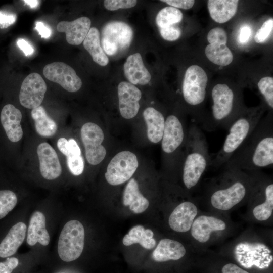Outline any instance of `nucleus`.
Here are the masks:
<instances>
[{
    "label": "nucleus",
    "mask_w": 273,
    "mask_h": 273,
    "mask_svg": "<svg viewBox=\"0 0 273 273\" xmlns=\"http://www.w3.org/2000/svg\"><path fill=\"white\" fill-rule=\"evenodd\" d=\"M273 165V120H260L240 147L223 165L224 169L257 171Z\"/></svg>",
    "instance_id": "nucleus-1"
},
{
    "label": "nucleus",
    "mask_w": 273,
    "mask_h": 273,
    "mask_svg": "<svg viewBox=\"0 0 273 273\" xmlns=\"http://www.w3.org/2000/svg\"><path fill=\"white\" fill-rule=\"evenodd\" d=\"M251 189L252 179L247 172L224 169L208 184L205 199L212 208L226 211L248 201Z\"/></svg>",
    "instance_id": "nucleus-2"
},
{
    "label": "nucleus",
    "mask_w": 273,
    "mask_h": 273,
    "mask_svg": "<svg viewBox=\"0 0 273 273\" xmlns=\"http://www.w3.org/2000/svg\"><path fill=\"white\" fill-rule=\"evenodd\" d=\"M186 150L183 159L181 178L185 189L193 192L198 188L210 166L211 155L201 129L193 123L188 130Z\"/></svg>",
    "instance_id": "nucleus-3"
},
{
    "label": "nucleus",
    "mask_w": 273,
    "mask_h": 273,
    "mask_svg": "<svg viewBox=\"0 0 273 273\" xmlns=\"http://www.w3.org/2000/svg\"><path fill=\"white\" fill-rule=\"evenodd\" d=\"M261 111L254 110L239 114L229 127L228 134L221 149L211 155L210 166H222L251 134L260 120Z\"/></svg>",
    "instance_id": "nucleus-4"
},
{
    "label": "nucleus",
    "mask_w": 273,
    "mask_h": 273,
    "mask_svg": "<svg viewBox=\"0 0 273 273\" xmlns=\"http://www.w3.org/2000/svg\"><path fill=\"white\" fill-rule=\"evenodd\" d=\"M211 96L213 101L211 116L202 127L208 131L218 128L228 130L239 115L236 111L235 92L227 84L218 83L213 87Z\"/></svg>",
    "instance_id": "nucleus-5"
},
{
    "label": "nucleus",
    "mask_w": 273,
    "mask_h": 273,
    "mask_svg": "<svg viewBox=\"0 0 273 273\" xmlns=\"http://www.w3.org/2000/svg\"><path fill=\"white\" fill-rule=\"evenodd\" d=\"M247 172L252 179V189L248 201L252 209V215L258 221H266L273 213L272 178L260 170Z\"/></svg>",
    "instance_id": "nucleus-6"
},
{
    "label": "nucleus",
    "mask_w": 273,
    "mask_h": 273,
    "mask_svg": "<svg viewBox=\"0 0 273 273\" xmlns=\"http://www.w3.org/2000/svg\"><path fill=\"white\" fill-rule=\"evenodd\" d=\"M85 233L82 224L72 220L63 228L58 243V253L64 261L70 262L78 258L84 248Z\"/></svg>",
    "instance_id": "nucleus-7"
},
{
    "label": "nucleus",
    "mask_w": 273,
    "mask_h": 273,
    "mask_svg": "<svg viewBox=\"0 0 273 273\" xmlns=\"http://www.w3.org/2000/svg\"><path fill=\"white\" fill-rule=\"evenodd\" d=\"M208 77L202 68L192 65L186 71L182 93L185 102L193 108L202 105L206 97Z\"/></svg>",
    "instance_id": "nucleus-8"
},
{
    "label": "nucleus",
    "mask_w": 273,
    "mask_h": 273,
    "mask_svg": "<svg viewBox=\"0 0 273 273\" xmlns=\"http://www.w3.org/2000/svg\"><path fill=\"white\" fill-rule=\"evenodd\" d=\"M139 163L136 155L129 151H121L110 161L105 174L107 181L119 185L129 179L135 172Z\"/></svg>",
    "instance_id": "nucleus-9"
},
{
    "label": "nucleus",
    "mask_w": 273,
    "mask_h": 273,
    "mask_svg": "<svg viewBox=\"0 0 273 273\" xmlns=\"http://www.w3.org/2000/svg\"><path fill=\"white\" fill-rule=\"evenodd\" d=\"M81 138L88 162L94 165L101 162L106 155V150L101 144L104 139L101 128L94 123H86L81 127Z\"/></svg>",
    "instance_id": "nucleus-10"
},
{
    "label": "nucleus",
    "mask_w": 273,
    "mask_h": 273,
    "mask_svg": "<svg viewBox=\"0 0 273 273\" xmlns=\"http://www.w3.org/2000/svg\"><path fill=\"white\" fill-rule=\"evenodd\" d=\"M207 39L209 43L205 50L207 58L219 66H225L230 64L233 60V55L226 46L228 36L224 29L220 27L211 29L207 34Z\"/></svg>",
    "instance_id": "nucleus-11"
},
{
    "label": "nucleus",
    "mask_w": 273,
    "mask_h": 273,
    "mask_svg": "<svg viewBox=\"0 0 273 273\" xmlns=\"http://www.w3.org/2000/svg\"><path fill=\"white\" fill-rule=\"evenodd\" d=\"M188 134L185 124L174 114L168 115L165 119L161 140L163 152L166 155L177 153L183 144H186Z\"/></svg>",
    "instance_id": "nucleus-12"
},
{
    "label": "nucleus",
    "mask_w": 273,
    "mask_h": 273,
    "mask_svg": "<svg viewBox=\"0 0 273 273\" xmlns=\"http://www.w3.org/2000/svg\"><path fill=\"white\" fill-rule=\"evenodd\" d=\"M228 229L227 222L220 217L209 214H198L194 219L190 231L195 242L206 244L214 235L223 233Z\"/></svg>",
    "instance_id": "nucleus-13"
},
{
    "label": "nucleus",
    "mask_w": 273,
    "mask_h": 273,
    "mask_svg": "<svg viewBox=\"0 0 273 273\" xmlns=\"http://www.w3.org/2000/svg\"><path fill=\"white\" fill-rule=\"evenodd\" d=\"M43 74L48 80L57 83L69 92H76L82 86V81L75 71L64 62H55L46 65Z\"/></svg>",
    "instance_id": "nucleus-14"
},
{
    "label": "nucleus",
    "mask_w": 273,
    "mask_h": 273,
    "mask_svg": "<svg viewBox=\"0 0 273 273\" xmlns=\"http://www.w3.org/2000/svg\"><path fill=\"white\" fill-rule=\"evenodd\" d=\"M46 91L47 85L41 76L37 73H32L22 83L20 103L26 108H36L40 106Z\"/></svg>",
    "instance_id": "nucleus-15"
},
{
    "label": "nucleus",
    "mask_w": 273,
    "mask_h": 273,
    "mask_svg": "<svg viewBox=\"0 0 273 273\" xmlns=\"http://www.w3.org/2000/svg\"><path fill=\"white\" fill-rule=\"evenodd\" d=\"M198 213V207L194 200L184 201L177 205L170 214L169 226L173 231L178 233L190 231Z\"/></svg>",
    "instance_id": "nucleus-16"
},
{
    "label": "nucleus",
    "mask_w": 273,
    "mask_h": 273,
    "mask_svg": "<svg viewBox=\"0 0 273 273\" xmlns=\"http://www.w3.org/2000/svg\"><path fill=\"white\" fill-rule=\"evenodd\" d=\"M117 93L121 115L127 119L134 117L140 109L141 90L130 82L122 81L118 86Z\"/></svg>",
    "instance_id": "nucleus-17"
},
{
    "label": "nucleus",
    "mask_w": 273,
    "mask_h": 273,
    "mask_svg": "<svg viewBox=\"0 0 273 273\" xmlns=\"http://www.w3.org/2000/svg\"><path fill=\"white\" fill-rule=\"evenodd\" d=\"M37 153L42 176L48 180H53L60 176L62 167L54 148L48 143L43 142L38 146Z\"/></svg>",
    "instance_id": "nucleus-18"
},
{
    "label": "nucleus",
    "mask_w": 273,
    "mask_h": 273,
    "mask_svg": "<svg viewBox=\"0 0 273 273\" xmlns=\"http://www.w3.org/2000/svg\"><path fill=\"white\" fill-rule=\"evenodd\" d=\"M91 26V21L86 17H81L74 21H61L57 26L59 32H65L67 42L71 45H79L84 40Z\"/></svg>",
    "instance_id": "nucleus-19"
},
{
    "label": "nucleus",
    "mask_w": 273,
    "mask_h": 273,
    "mask_svg": "<svg viewBox=\"0 0 273 273\" xmlns=\"http://www.w3.org/2000/svg\"><path fill=\"white\" fill-rule=\"evenodd\" d=\"M102 38L115 44L118 50L129 47L133 31L129 25L122 21H112L107 23L103 28Z\"/></svg>",
    "instance_id": "nucleus-20"
},
{
    "label": "nucleus",
    "mask_w": 273,
    "mask_h": 273,
    "mask_svg": "<svg viewBox=\"0 0 273 273\" xmlns=\"http://www.w3.org/2000/svg\"><path fill=\"white\" fill-rule=\"evenodd\" d=\"M22 113L12 104L6 105L1 113V121L9 140L17 142L21 139L23 130L20 124Z\"/></svg>",
    "instance_id": "nucleus-21"
},
{
    "label": "nucleus",
    "mask_w": 273,
    "mask_h": 273,
    "mask_svg": "<svg viewBox=\"0 0 273 273\" xmlns=\"http://www.w3.org/2000/svg\"><path fill=\"white\" fill-rule=\"evenodd\" d=\"M123 68L125 77L133 85H146L151 80V74L144 65L140 53H134L129 56L124 64Z\"/></svg>",
    "instance_id": "nucleus-22"
},
{
    "label": "nucleus",
    "mask_w": 273,
    "mask_h": 273,
    "mask_svg": "<svg viewBox=\"0 0 273 273\" xmlns=\"http://www.w3.org/2000/svg\"><path fill=\"white\" fill-rule=\"evenodd\" d=\"M187 254L185 247L179 242L168 238L161 239L152 253L153 259L158 262L177 261Z\"/></svg>",
    "instance_id": "nucleus-23"
},
{
    "label": "nucleus",
    "mask_w": 273,
    "mask_h": 273,
    "mask_svg": "<svg viewBox=\"0 0 273 273\" xmlns=\"http://www.w3.org/2000/svg\"><path fill=\"white\" fill-rule=\"evenodd\" d=\"M26 230V225L22 222L11 227L0 243V257L8 258L16 253L25 238Z\"/></svg>",
    "instance_id": "nucleus-24"
},
{
    "label": "nucleus",
    "mask_w": 273,
    "mask_h": 273,
    "mask_svg": "<svg viewBox=\"0 0 273 273\" xmlns=\"http://www.w3.org/2000/svg\"><path fill=\"white\" fill-rule=\"evenodd\" d=\"M46 223L43 213L36 211L32 214L27 229V242L29 245L34 246L37 242L44 246L49 244L50 237Z\"/></svg>",
    "instance_id": "nucleus-25"
},
{
    "label": "nucleus",
    "mask_w": 273,
    "mask_h": 273,
    "mask_svg": "<svg viewBox=\"0 0 273 273\" xmlns=\"http://www.w3.org/2000/svg\"><path fill=\"white\" fill-rule=\"evenodd\" d=\"M143 117L147 126V136L153 143L160 142L162 138L165 126L163 114L153 107H148L143 112Z\"/></svg>",
    "instance_id": "nucleus-26"
},
{
    "label": "nucleus",
    "mask_w": 273,
    "mask_h": 273,
    "mask_svg": "<svg viewBox=\"0 0 273 273\" xmlns=\"http://www.w3.org/2000/svg\"><path fill=\"white\" fill-rule=\"evenodd\" d=\"M238 0H209L207 7L211 18L218 23L229 21L236 13Z\"/></svg>",
    "instance_id": "nucleus-27"
},
{
    "label": "nucleus",
    "mask_w": 273,
    "mask_h": 273,
    "mask_svg": "<svg viewBox=\"0 0 273 273\" xmlns=\"http://www.w3.org/2000/svg\"><path fill=\"white\" fill-rule=\"evenodd\" d=\"M123 203L124 206H129L130 210L136 214L144 212L149 207V201L141 193L138 182L133 178L125 187Z\"/></svg>",
    "instance_id": "nucleus-28"
},
{
    "label": "nucleus",
    "mask_w": 273,
    "mask_h": 273,
    "mask_svg": "<svg viewBox=\"0 0 273 273\" xmlns=\"http://www.w3.org/2000/svg\"><path fill=\"white\" fill-rule=\"evenodd\" d=\"M83 44L95 63L101 66H105L108 64L109 59L101 46L100 32L97 28H90Z\"/></svg>",
    "instance_id": "nucleus-29"
},
{
    "label": "nucleus",
    "mask_w": 273,
    "mask_h": 273,
    "mask_svg": "<svg viewBox=\"0 0 273 273\" xmlns=\"http://www.w3.org/2000/svg\"><path fill=\"white\" fill-rule=\"evenodd\" d=\"M153 236L154 233L151 230L145 229L142 225H136L124 236L122 243L125 246L139 243L145 249H152L156 244Z\"/></svg>",
    "instance_id": "nucleus-30"
},
{
    "label": "nucleus",
    "mask_w": 273,
    "mask_h": 273,
    "mask_svg": "<svg viewBox=\"0 0 273 273\" xmlns=\"http://www.w3.org/2000/svg\"><path fill=\"white\" fill-rule=\"evenodd\" d=\"M195 265L200 267L203 273H251L235 262L223 259L200 261Z\"/></svg>",
    "instance_id": "nucleus-31"
},
{
    "label": "nucleus",
    "mask_w": 273,
    "mask_h": 273,
    "mask_svg": "<svg viewBox=\"0 0 273 273\" xmlns=\"http://www.w3.org/2000/svg\"><path fill=\"white\" fill-rule=\"evenodd\" d=\"M31 117L35 122L37 133L43 137H50L54 135L57 130L56 123L50 118L42 106L32 109Z\"/></svg>",
    "instance_id": "nucleus-32"
},
{
    "label": "nucleus",
    "mask_w": 273,
    "mask_h": 273,
    "mask_svg": "<svg viewBox=\"0 0 273 273\" xmlns=\"http://www.w3.org/2000/svg\"><path fill=\"white\" fill-rule=\"evenodd\" d=\"M183 16V13L179 9L173 7H166L158 13L156 22L159 28L172 26L180 22Z\"/></svg>",
    "instance_id": "nucleus-33"
},
{
    "label": "nucleus",
    "mask_w": 273,
    "mask_h": 273,
    "mask_svg": "<svg viewBox=\"0 0 273 273\" xmlns=\"http://www.w3.org/2000/svg\"><path fill=\"white\" fill-rule=\"evenodd\" d=\"M17 203V197L14 192L9 190H0V219L11 211Z\"/></svg>",
    "instance_id": "nucleus-34"
},
{
    "label": "nucleus",
    "mask_w": 273,
    "mask_h": 273,
    "mask_svg": "<svg viewBox=\"0 0 273 273\" xmlns=\"http://www.w3.org/2000/svg\"><path fill=\"white\" fill-rule=\"evenodd\" d=\"M258 89L266 104L269 108H273V78L266 76L262 78L258 82Z\"/></svg>",
    "instance_id": "nucleus-35"
},
{
    "label": "nucleus",
    "mask_w": 273,
    "mask_h": 273,
    "mask_svg": "<svg viewBox=\"0 0 273 273\" xmlns=\"http://www.w3.org/2000/svg\"><path fill=\"white\" fill-rule=\"evenodd\" d=\"M67 165L74 175H79L84 170V161L81 155H69L66 157Z\"/></svg>",
    "instance_id": "nucleus-36"
},
{
    "label": "nucleus",
    "mask_w": 273,
    "mask_h": 273,
    "mask_svg": "<svg viewBox=\"0 0 273 273\" xmlns=\"http://www.w3.org/2000/svg\"><path fill=\"white\" fill-rule=\"evenodd\" d=\"M273 29V19L270 18L265 21L261 27L257 30L254 36L256 43L264 42L270 35Z\"/></svg>",
    "instance_id": "nucleus-37"
},
{
    "label": "nucleus",
    "mask_w": 273,
    "mask_h": 273,
    "mask_svg": "<svg viewBox=\"0 0 273 273\" xmlns=\"http://www.w3.org/2000/svg\"><path fill=\"white\" fill-rule=\"evenodd\" d=\"M137 4L135 0H105L104 5L109 11H115L119 9H129L134 7Z\"/></svg>",
    "instance_id": "nucleus-38"
},
{
    "label": "nucleus",
    "mask_w": 273,
    "mask_h": 273,
    "mask_svg": "<svg viewBox=\"0 0 273 273\" xmlns=\"http://www.w3.org/2000/svg\"><path fill=\"white\" fill-rule=\"evenodd\" d=\"M160 33L163 39L167 41H175L181 35L180 29L173 25L159 28Z\"/></svg>",
    "instance_id": "nucleus-39"
},
{
    "label": "nucleus",
    "mask_w": 273,
    "mask_h": 273,
    "mask_svg": "<svg viewBox=\"0 0 273 273\" xmlns=\"http://www.w3.org/2000/svg\"><path fill=\"white\" fill-rule=\"evenodd\" d=\"M19 264L16 257H8L3 262H0V273H12Z\"/></svg>",
    "instance_id": "nucleus-40"
},
{
    "label": "nucleus",
    "mask_w": 273,
    "mask_h": 273,
    "mask_svg": "<svg viewBox=\"0 0 273 273\" xmlns=\"http://www.w3.org/2000/svg\"><path fill=\"white\" fill-rule=\"evenodd\" d=\"M16 15L15 14L0 11V28H6L15 23Z\"/></svg>",
    "instance_id": "nucleus-41"
},
{
    "label": "nucleus",
    "mask_w": 273,
    "mask_h": 273,
    "mask_svg": "<svg viewBox=\"0 0 273 273\" xmlns=\"http://www.w3.org/2000/svg\"><path fill=\"white\" fill-rule=\"evenodd\" d=\"M161 2H165L175 8H178L186 10L191 9L195 3L193 0H161Z\"/></svg>",
    "instance_id": "nucleus-42"
},
{
    "label": "nucleus",
    "mask_w": 273,
    "mask_h": 273,
    "mask_svg": "<svg viewBox=\"0 0 273 273\" xmlns=\"http://www.w3.org/2000/svg\"><path fill=\"white\" fill-rule=\"evenodd\" d=\"M101 42L102 45V48L104 52L108 55L111 56L115 55L118 50V49L115 44L106 39L102 38Z\"/></svg>",
    "instance_id": "nucleus-43"
},
{
    "label": "nucleus",
    "mask_w": 273,
    "mask_h": 273,
    "mask_svg": "<svg viewBox=\"0 0 273 273\" xmlns=\"http://www.w3.org/2000/svg\"><path fill=\"white\" fill-rule=\"evenodd\" d=\"M251 33L252 30L250 26L247 25L243 26L239 33V42L242 44L247 42L251 37Z\"/></svg>",
    "instance_id": "nucleus-44"
},
{
    "label": "nucleus",
    "mask_w": 273,
    "mask_h": 273,
    "mask_svg": "<svg viewBox=\"0 0 273 273\" xmlns=\"http://www.w3.org/2000/svg\"><path fill=\"white\" fill-rule=\"evenodd\" d=\"M69 155H81V150L76 142L73 139L68 141L66 157Z\"/></svg>",
    "instance_id": "nucleus-45"
},
{
    "label": "nucleus",
    "mask_w": 273,
    "mask_h": 273,
    "mask_svg": "<svg viewBox=\"0 0 273 273\" xmlns=\"http://www.w3.org/2000/svg\"><path fill=\"white\" fill-rule=\"evenodd\" d=\"M35 29L37 31L42 38H48L51 35V30L42 22H36Z\"/></svg>",
    "instance_id": "nucleus-46"
},
{
    "label": "nucleus",
    "mask_w": 273,
    "mask_h": 273,
    "mask_svg": "<svg viewBox=\"0 0 273 273\" xmlns=\"http://www.w3.org/2000/svg\"><path fill=\"white\" fill-rule=\"evenodd\" d=\"M17 45L26 56L31 55L34 52L33 47L25 39L20 38L17 41Z\"/></svg>",
    "instance_id": "nucleus-47"
},
{
    "label": "nucleus",
    "mask_w": 273,
    "mask_h": 273,
    "mask_svg": "<svg viewBox=\"0 0 273 273\" xmlns=\"http://www.w3.org/2000/svg\"><path fill=\"white\" fill-rule=\"evenodd\" d=\"M68 140L64 138H60L57 141V147L60 152L66 156L67 152Z\"/></svg>",
    "instance_id": "nucleus-48"
},
{
    "label": "nucleus",
    "mask_w": 273,
    "mask_h": 273,
    "mask_svg": "<svg viewBox=\"0 0 273 273\" xmlns=\"http://www.w3.org/2000/svg\"><path fill=\"white\" fill-rule=\"evenodd\" d=\"M23 2L31 8H36L39 3V1L37 0H24Z\"/></svg>",
    "instance_id": "nucleus-49"
}]
</instances>
